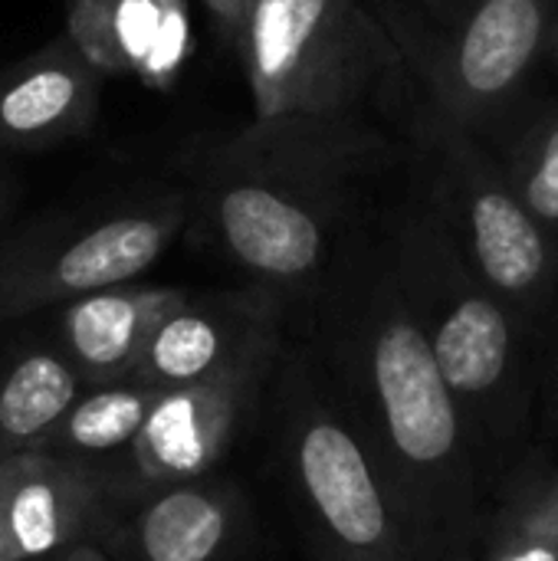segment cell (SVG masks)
<instances>
[{"label":"cell","mask_w":558,"mask_h":561,"mask_svg":"<svg viewBox=\"0 0 558 561\" xmlns=\"http://www.w3.org/2000/svg\"><path fill=\"white\" fill-rule=\"evenodd\" d=\"M490 148L516 197L558 250V99L526 102Z\"/></svg>","instance_id":"19"},{"label":"cell","mask_w":558,"mask_h":561,"mask_svg":"<svg viewBox=\"0 0 558 561\" xmlns=\"http://www.w3.org/2000/svg\"><path fill=\"white\" fill-rule=\"evenodd\" d=\"M187 187L86 204L0 233V325L135 283L187 230Z\"/></svg>","instance_id":"8"},{"label":"cell","mask_w":558,"mask_h":561,"mask_svg":"<svg viewBox=\"0 0 558 561\" xmlns=\"http://www.w3.org/2000/svg\"><path fill=\"white\" fill-rule=\"evenodd\" d=\"M247 536L243 486L207 473L138 500L95 549L105 561H237Z\"/></svg>","instance_id":"12"},{"label":"cell","mask_w":558,"mask_h":561,"mask_svg":"<svg viewBox=\"0 0 558 561\" xmlns=\"http://www.w3.org/2000/svg\"><path fill=\"white\" fill-rule=\"evenodd\" d=\"M391 158L372 118H253L187 161V227L293 312L352 233L355 184Z\"/></svg>","instance_id":"2"},{"label":"cell","mask_w":558,"mask_h":561,"mask_svg":"<svg viewBox=\"0 0 558 561\" xmlns=\"http://www.w3.org/2000/svg\"><path fill=\"white\" fill-rule=\"evenodd\" d=\"M66 36L105 76H132L168 92L194 56L184 0H69Z\"/></svg>","instance_id":"13"},{"label":"cell","mask_w":558,"mask_h":561,"mask_svg":"<svg viewBox=\"0 0 558 561\" xmlns=\"http://www.w3.org/2000/svg\"><path fill=\"white\" fill-rule=\"evenodd\" d=\"M434 3H441V0H414V7H434Z\"/></svg>","instance_id":"26"},{"label":"cell","mask_w":558,"mask_h":561,"mask_svg":"<svg viewBox=\"0 0 558 561\" xmlns=\"http://www.w3.org/2000/svg\"><path fill=\"white\" fill-rule=\"evenodd\" d=\"M411 128L424 164L421 197L480 283L543 345L558 312L556 243L529 217L487 141L428 95L418 99Z\"/></svg>","instance_id":"6"},{"label":"cell","mask_w":558,"mask_h":561,"mask_svg":"<svg viewBox=\"0 0 558 561\" xmlns=\"http://www.w3.org/2000/svg\"><path fill=\"white\" fill-rule=\"evenodd\" d=\"M125 513L128 503L112 470L49 454L0 463V533L16 561L95 546Z\"/></svg>","instance_id":"10"},{"label":"cell","mask_w":558,"mask_h":561,"mask_svg":"<svg viewBox=\"0 0 558 561\" xmlns=\"http://www.w3.org/2000/svg\"><path fill=\"white\" fill-rule=\"evenodd\" d=\"M395 283L464 421L483 496L536 444L539 345L480 283L428 201L385 227Z\"/></svg>","instance_id":"3"},{"label":"cell","mask_w":558,"mask_h":561,"mask_svg":"<svg viewBox=\"0 0 558 561\" xmlns=\"http://www.w3.org/2000/svg\"><path fill=\"white\" fill-rule=\"evenodd\" d=\"M191 289L118 283L53 309V345L82 388L128 381L155 329Z\"/></svg>","instance_id":"15"},{"label":"cell","mask_w":558,"mask_h":561,"mask_svg":"<svg viewBox=\"0 0 558 561\" xmlns=\"http://www.w3.org/2000/svg\"><path fill=\"white\" fill-rule=\"evenodd\" d=\"M237 56L253 118H372L411 79L398 39L362 0H253Z\"/></svg>","instance_id":"5"},{"label":"cell","mask_w":558,"mask_h":561,"mask_svg":"<svg viewBox=\"0 0 558 561\" xmlns=\"http://www.w3.org/2000/svg\"><path fill=\"white\" fill-rule=\"evenodd\" d=\"M207 7V13L214 16V23L220 26L224 39L237 46L240 33H243V23H247V13H250V3L253 0H201Z\"/></svg>","instance_id":"21"},{"label":"cell","mask_w":558,"mask_h":561,"mask_svg":"<svg viewBox=\"0 0 558 561\" xmlns=\"http://www.w3.org/2000/svg\"><path fill=\"white\" fill-rule=\"evenodd\" d=\"M0 561H16L13 552H10V546H7V539H3V533H0Z\"/></svg>","instance_id":"24"},{"label":"cell","mask_w":558,"mask_h":561,"mask_svg":"<svg viewBox=\"0 0 558 561\" xmlns=\"http://www.w3.org/2000/svg\"><path fill=\"white\" fill-rule=\"evenodd\" d=\"M289 302L266 286L187 293L184 302L155 329L128 381L174 391L204 381L257 348L286 339Z\"/></svg>","instance_id":"11"},{"label":"cell","mask_w":558,"mask_h":561,"mask_svg":"<svg viewBox=\"0 0 558 561\" xmlns=\"http://www.w3.org/2000/svg\"><path fill=\"white\" fill-rule=\"evenodd\" d=\"M266 404L280 483L312 561H414L375 467L289 332Z\"/></svg>","instance_id":"4"},{"label":"cell","mask_w":558,"mask_h":561,"mask_svg":"<svg viewBox=\"0 0 558 561\" xmlns=\"http://www.w3.org/2000/svg\"><path fill=\"white\" fill-rule=\"evenodd\" d=\"M382 20L424 95L493 145L549 62L558 0H441L418 10L388 7Z\"/></svg>","instance_id":"7"},{"label":"cell","mask_w":558,"mask_h":561,"mask_svg":"<svg viewBox=\"0 0 558 561\" xmlns=\"http://www.w3.org/2000/svg\"><path fill=\"white\" fill-rule=\"evenodd\" d=\"M296 342L375 467L414 561H474L480 470L447 385L401 299L388 240L358 230L296 306Z\"/></svg>","instance_id":"1"},{"label":"cell","mask_w":558,"mask_h":561,"mask_svg":"<svg viewBox=\"0 0 558 561\" xmlns=\"http://www.w3.org/2000/svg\"><path fill=\"white\" fill-rule=\"evenodd\" d=\"M536 440L558 444V312L553 316L536 368Z\"/></svg>","instance_id":"20"},{"label":"cell","mask_w":558,"mask_h":561,"mask_svg":"<svg viewBox=\"0 0 558 561\" xmlns=\"http://www.w3.org/2000/svg\"><path fill=\"white\" fill-rule=\"evenodd\" d=\"M549 62L558 66V23H556V36H553V53H549Z\"/></svg>","instance_id":"25"},{"label":"cell","mask_w":558,"mask_h":561,"mask_svg":"<svg viewBox=\"0 0 558 561\" xmlns=\"http://www.w3.org/2000/svg\"><path fill=\"white\" fill-rule=\"evenodd\" d=\"M62 561H105V559H102V552H99L95 546H76V549H69V552H66V559Z\"/></svg>","instance_id":"23"},{"label":"cell","mask_w":558,"mask_h":561,"mask_svg":"<svg viewBox=\"0 0 558 561\" xmlns=\"http://www.w3.org/2000/svg\"><path fill=\"white\" fill-rule=\"evenodd\" d=\"M16 201H20V178H16V171L0 158V233L7 230V220H10Z\"/></svg>","instance_id":"22"},{"label":"cell","mask_w":558,"mask_h":561,"mask_svg":"<svg viewBox=\"0 0 558 561\" xmlns=\"http://www.w3.org/2000/svg\"><path fill=\"white\" fill-rule=\"evenodd\" d=\"M82 391L56 345L23 342L0 355V463L30 454Z\"/></svg>","instance_id":"17"},{"label":"cell","mask_w":558,"mask_h":561,"mask_svg":"<svg viewBox=\"0 0 558 561\" xmlns=\"http://www.w3.org/2000/svg\"><path fill=\"white\" fill-rule=\"evenodd\" d=\"M66 556H46V559H30V561H62Z\"/></svg>","instance_id":"27"},{"label":"cell","mask_w":558,"mask_h":561,"mask_svg":"<svg viewBox=\"0 0 558 561\" xmlns=\"http://www.w3.org/2000/svg\"><path fill=\"white\" fill-rule=\"evenodd\" d=\"M283 342L161 394L132 447L112 467L128 510L158 490L217 473L230 447L260 417Z\"/></svg>","instance_id":"9"},{"label":"cell","mask_w":558,"mask_h":561,"mask_svg":"<svg viewBox=\"0 0 558 561\" xmlns=\"http://www.w3.org/2000/svg\"><path fill=\"white\" fill-rule=\"evenodd\" d=\"M474 561H558V450L536 440L483 503Z\"/></svg>","instance_id":"16"},{"label":"cell","mask_w":558,"mask_h":561,"mask_svg":"<svg viewBox=\"0 0 558 561\" xmlns=\"http://www.w3.org/2000/svg\"><path fill=\"white\" fill-rule=\"evenodd\" d=\"M102 76L69 36H56L0 72V158L46 151L89 135Z\"/></svg>","instance_id":"14"},{"label":"cell","mask_w":558,"mask_h":561,"mask_svg":"<svg viewBox=\"0 0 558 561\" xmlns=\"http://www.w3.org/2000/svg\"><path fill=\"white\" fill-rule=\"evenodd\" d=\"M161 394L164 391L138 381L82 388L66 408V414L46 431V437L30 454H49L72 463L112 470L145 427Z\"/></svg>","instance_id":"18"}]
</instances>
